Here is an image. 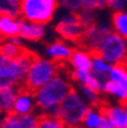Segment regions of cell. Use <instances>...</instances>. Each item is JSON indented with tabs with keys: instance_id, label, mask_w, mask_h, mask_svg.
Returning <instances> with one entry per match:
<instances>
[{
	"instance_id": "cell-1",
	"label": "cell",
	"mask_w": 127,
	"mask_h": 128,
	"mask_svg": "<svg viewBox=\"0 0 127 128\" xmlns=\"http://www.w3.org/2000/svg\"><path fill=\"white\" fill-rule=\"evenodd\" d=\"M38 54L28 49L19 58H11L0 54V89L19 87L24 82L28 70Z\"/></svg>"
},
{
	"instance_id": "cell-2",
	"label": "cell",
	"mask_w": 127,
	"mask_h": 128,
	"mask_svg": "<svg viewBox=\"0 0 127 128\" xmlns=\"http://www.w3.org/2000/svg\"><path fill=\"white\" fill-rule=\"evenodd\" d=\"M57 73V62L53 60L47 61L38 56L30 65L24 82L21 86L16 87L17 92L19 94H28L35 97L38 89L41 88L45 84H47Z\"/></svg>"
},
{
	"instance_id": "cell-3",
	"label": "cell",
	"mask_w": 127,
	"mask_h": 128,
	"mask_svg": "<svg viewBox=\"0 0 127 128\" xmlns=\"http://www.w3.org/2000/svg\"><path fill=\"white\" fill-rule=\"evenodd\" d=\"M73 86L65 79L55 76L47 84L38 89L35 96L36 105L44 112L50 111L61 103L62 100L69 94Z\"/></svg>"
},
{
	"instance_id": "cell-4",
	"label": "cell",
	"mask_w": 127,
	"mask_h": 128,
	"mask_svg": "<svg viewBox=\"0 0 127 128\" xmlns=\"http://www.w3.org/2000/svg\"><path fill=\"white\" fill-rule=\"evenodd\" d=\"M88 106L79 94L72 88L69 94L58 104V118L64 127H79L82 125Z\"/></svg>"
},
{
	"instance_id": "cell-5",
	"label": "cell",
	"mask_w": 127,
	"mask_h": 128,
	"mask_svg": "<svg viewBox=\"0 0 127 128\" xmlns=\"http://www.w3.org/2000/svg\"><path fill=\"white\" fill-rule=\"evenodd\" d=\"M58 0H21L20 17L30 23L46 24L52 21Z\"/></svg>"
},
{
	"instance_id": "cell-6",
	"label": "cell",
	"mask_w": 127,
	"mask_h": 128,
	"mask_svg": "<svg viewBox=\"0 0 127 128\" xmlns=\"http://www.w3.org/2000/svg\"><path fill=\"white\" fill-rule=\"evenodd\" d=\"M100 56L108 63H118L127 58L125 39L118 33L110 32L100 47Z\"/></svg>"
},
{
	"instance_id": "cell-7",
	"label": "cell",
	"mask_w": 127,
	"mask_h": 128,
	"mask_svg": "<svg viewBox=\"0 0 127 128\" xmlns=\"http://www.w3.org/2000/svg\"><path fill=\"white\" fill-rule=\"evenodd\" d=\"M85 30L86 28L80 22L77 12H72L69 15L64 16L55 26V31L63 39L72 41L73 44L77 42L78 39L85 32Z\"/></svg>"
},
{
	"instance_id": "cell-8",
	"label": "cell",
	"mask_w": 127,
	"mask_h": 128,
	"mask_svg": "<svg viewBox=\"0 0 127 128\" xmlns=\"http://www.w3.org/2000/svg\"><path fill=\"white\" fill-rule=\"evenodd\" d=\"M3 128H32L37 127V117L30 113H19L15 110L7 112L6 117L0 121Z\"/></svg>"
},
{
	"instance_id": "cell-9",
	"label": "cell",
	"mask_w": 127,
	"mask_h": 128,
	"mask_svg": "<svg viewBox=\"0 0 127 128\" xmlns=\"http://www.w3.org/2000/svg\"><path fill=\"white\" fill-rule=\"evenodd\" d=\"M97 110L100 114L108 117L113 127L127 128V106L120 104L118 106H111L105 100H103L102 103L98 105Z\"/></svg>"
},
{
	"instance_id": "cell-10",
	"label": "cell",
	"mask_w": 127,
	"mask_h": 128,
	"mask_svg": "<svg viewBox=\"0 0 127 128\" xmlns=\"http://www.w3.org/2000/svg\"><path fill=\"white\" fill-rule=\"evenodd\" d=\"M20 31L19 37L24 38L27 40H33L37 41L40 40L44 34H45V28L42 26V24H36L25 22L24 20H20Z\"/></svg>"
},
{
	"instance_id": "cell-11",
	"label": "cell",
	"mask_w": 127,
	"mask_h": 128,
	"mask_svg": "<svg viewBox=\"0 0 127 128\" xmlns=\"http://www.w3.org/2000/svg\"><path fill=\"white\" fill-rule=\"evenodd\" d=\"M19 31L20 23L15 20V17L0 15V41L19 36Z\"/></svg>"
},
{
	"instance_id": "cell-12",
	"label": "cell",
	"mask_w": 127,
	"mask_h": 128,
	"mask_svg": "<svg viewBox=\"0 0 127 128\" xmlns=\"http://www.w3.org/2000/svg\"><path fill=\"white\" fill-rule=\"evenodd\" d=\"M69 62L72 65V68H74L76 70H79V71L90 72V70H92L93 62L90 60V55L87 52L78 50V49L73 48Z\"/></svg>"
},
{
	"instance_id": "cell-13",
	"label": "cell",
	"mask_w": 127,
	"mask_h": 128,
	"mask_svg": "<svg viewBox=\"0 0 127 128\" xmlns=\"http://www.w3.org/2000/svg\"><path fill=\"white\" fill-rule=\"evenodd\" d=\"M73 48L64 44L62 40H56L47 48L48 56L52 57L53 61H68L72 54Z\"/></svg>"
},
{
	"instance_id": "cell-14",
	"label": "cell",
	"mask_w": 127,
	"mask_h": 128,
	"mask_svg": "<svg viewBox=\"0 0 127 128\" xmlns=\"http://www.w3.org/2000/svg\"><path fill=\"white\" fill-rule=\"evenodd\" d=\"M19 96V92L15 86L0 89V113H7L14 110V104Z\"/></svg>"
},
{
	"instance_id": "cell-15",
	"label": "cell",
	"mask_w": 127,
	"mask_h": 128,
	"mask_svg": "<svg viewBox=\"0 0 127 128\" xmlns=\"http://www.w3.org/2000/svg\"><path fill=\"white\" fill-rule=\"evenodd\" d=\"M28 48H25L22 44H16L9 39L0 41V54L11 58H19L25 54Z\"/></svg>"
},
{
	"instance_id": "cell-16",
	"label": "cell",
	"mask_w": 127,
	"mask_h": 128,
	"mask_svg": "<svg viewBox=\"0 0 127 128\" xmlns=\"http://www.w3.org/2000/svg\"><path fill=\"white\" fill-rule=\"evenodd\" d=\"M103 90L108 94H111L118 97L119 100V104L127 106V88L120 85L119 82H116L113 80H108L104 84Z\"/></svg>"
},
{
	"instance_id": "cell-17",
	"label": "cell",
	"mask_w": 127,
	"mask_h": 128,
	"mask_svg": "<svg viewBox=\"0 0 127 128\" xmlns=\"http://www.w3.org/2000/svg\"><path fill=\"white\" fill-rule=\"evenodd\" d=\"M37 127L40 128H61L64 127L61 119L49 112H42L37 116Z\"/></svg>"
},
{
	"instance_id": "cell-18",
	"label": "cell",
	"mask_w": 127,
	"mask_h": 128,
	"mask_svg": "<svg viewBox=\"0 0 127 128\" xmlns=\"http://www.w3.org/2000/svg\"><path fill=\"white\" fill-rule=\"evenodd\" d=\"M112 24L117 33L127 40V13L116 10L112 14Z\"/></svg>"
},
{
	"instance_id": "cell-19",
	"label": "cell",
	"mask_w": 127,
	"mask_h": 128,
	"mask_svg": "<svg viewBox=\"0 0 127 128\" xmlns=\"http://www.w3.org/2000/svg\"><path fill=\"white\" fill-rule=\"evenodd\" d=\"M32 97L33 96L28 95V94H19L14 104V110L19 113H30L32 112L33 103H32Z\"/></svg>"
},
{
	"instance_id": "cell-20",
	"label": "cell",
	"mask_w": 127,
	"mask_h": 128,
	"mask_svg": "<svg viewBox=\"0 0 127 128\" xmlns=\"http://www.w3.org/2000/svg\"><path fill=\"white\" fill-rule=\"evenodd\" d=\"M0 15L19 17L20 2L17 0H0Z\"/></svg>"
},
{
	"instance_id": "cell-21",
	"label": "cell",
	"mask_w": 127,
	"mask_h": 128,
	"mask_svg": "<svg viewBox=\"0 0 127 128\" xmlns=\"http://www.w3.org/2000/svg\"><path fill=\"white\" fill-rule=\"evenodd\" d=\"M77 14L79 16L80 22L82 23L86 29L90 26H94L96 24L95 14L93 12V9H88V8H80L79 10H77Z\"/></svg>"
},
{
	"instance_id": "cell-22",
	"label": "cell",
	"mask_w": 127,
	"mask_h": 128,
	"mask_svg": "<svg viewBox=\"0 0 127 128\" xmlns=\"http://www.w3.org/2000/svg\"><path fill=\"white\" fill-rule=\"evenodd\" d=\"M100 124H101L100 112L96 113V112L92 109V106H89L88 110H87V113H86V116H85V119H84L82 125L87 126V127L96 128V127H100Z\"/></svg>"
},
{
	"instance_id": "cell-23",
	"label": "cell",
	"mask_w": 127,
	"mask_h": 128,
	"mask_svg": "<svg viewBox=\"0 0 127 128\" xmlns=\"http://www.w3.org/2000/svg\"><path fill=\"white\" fill-rule=\"evenodd\" d=\"M82 8L88 9H100L106 6V0H80Z\"/></svg>"
},
{
	"instance_id": "cell-24",
	"label": "cell",
	"mask_w": 127,
	"mask_h": 128,
	"mask_svg": "<svg viewBox=\"0 0 127 128\" xmlns=\"http://www.w3.org/2000/svg\"><path fill=\"white\" fill-rule=\"evenodd\" d=\"M93 64H92V69L93 70H98L102 72H108L111 70L112 65H110L109 63H106V61H104L103 58H93Z\"/></svg>"
},
{
	"instance_id": "cell-25",
	"label": "cell",
	"mask_w": 127,
	"mask_h": 128,
	"mask_svg": "<svg viewBox=\"0 0 127 128\" xmlns=\"http://www.w3.org/2000/svg\"><path fill=\"white\" fill-rule=\"evenodd\" d=\"M58 1L71 12H77L79 10L80 8H82L81 4H80V0H58Z\"/></svg>"
},
{
	"instance_id": "cell-26",
	"label": "cell",
	"mask_w": 127,
	"mask_h": 128,
	"mask_svg": "<svg viewBox=\"0 0 127 128\" xmlns=\"http://www.w3.org/2000/svg\"><path fill=\"white\" fill-rule=\"evenodd\" d=\"M126 2L127 0H106V6L114 10H122L126 7Z\"/></svg>"
}]
</instances>
